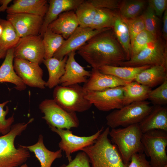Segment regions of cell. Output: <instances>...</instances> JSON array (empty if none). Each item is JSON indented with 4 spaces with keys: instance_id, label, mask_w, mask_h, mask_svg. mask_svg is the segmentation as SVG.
<instances>
[{
    "instance_id": "6da1fadb",
    "label": "cell",
    "mask_w": 167,
    "mask_h": 167,
    "mask_svg": "<svg viewBox=\"0 0 167 167\" xmlns=\"http://www.w3.org/2000/svg\"><path fill=\"white\" fill-rule=\"evenodd\" d=\"M77 50L94 69L105 66H119L120 62L126 60L124 51L111 28L95 35Z\"/></svg>"
},
{
    "instance_id": "7a4b0ae2",
    "label": "cell",
    "mask_w": 167,
    "mask_h": 167,
    "mask_svg": "<svg viewBox=\"0 0 167 167\" xmlns=\"http://www.w3.org/2000/svg\"><path fill=\"white\" fill-rule=\"evenodd\" d=\"M109 131V127H106L93 144L82 150L87 155L91 167H127L116 146L108 138Z\"/></svg>"
},
{
    "instance_id": "3957f363",
    "label": "cell",
    "mask_w": 167,
    "mask_h": 167,
    "mask_svg": "<svg viewBox=\"0 0 167 167\" xmlns=\"http://www.w3.org/2000/svg\"><path fill=\"white\" fill-rule=\"evenodd\" d=\"M34 120L30 119L27 122L12 125L9 132L0 136V167H17L30 157L29 151L21 145L17 148L14 142L16 138L25 130Z\"/></svg>"
},
{
    "instance_id": "277c9868",
    "label": "cell",
    "mask_w": 167,
    "mask_h": 167,
    "mask_svg": "<svg viewBox=\"0 0 167 167\" xmlns=\"http://www.w3.org/2000/svg\"><path fill=\"white\" fill-rule=\"evenodd\" d=\"M143 134L139 124L122 128H112L109 131L111 141L116 146L127 167L133 155L143 153L141 142Z\"/></svg>"
},
{
    "instance_id": "5b68a950",
    "label": "cell",
    "mask_w": 167,
    "mask_h": 167,
    "mask_svg": "<svg viewBox=\"0 0 167 167\" xmlns=\"http://www.w3.org/2000/svg\"><path fill=\"white\" fill-rule=\"evenodd\" d=\"M153 107L150 102L146 101L125 105L106 116L107 124L112 129L139 124L150 113Z\"/></svg>"
},
{
    "instance_id": "8992f818",
    "label": "cell",
    "mask_w": 167,
    "mask_h": 167,
    "mask_svg": "<svg viewBox=\"0 0 167 167\" xmlns=\"http://www.w3.org/2000/svg\"><path fill=\"white\" fill-rule=\"evenodd\" d=\"M87 92L79 84L67 86L58 85L54 90L53 99L68 111L82 112L89 109L92 105L85 97Z\"/></svg>"
},
{
    "instance_id": "52a82bcc",
    "label": "cell",
    "mask_w": 167,
    "mask_h": 167,
    "mask_svg": "<svg viewBox=\"0 0 167 167\" xmlns=\"http://www.w3.org/2000/svg\"><path fill=\"white\" fill-rule=\"evenodd\" d=\"M167 41L161 37L149 44L137 54L119 63V66L162 65L167 68Z\"/></svg>"
},
{
    "instance_id": "ba28073f",
    "label": "cell",
    "mask_w": 167,
    "mask_h": 167,
    "mask_svg": "<svg viewBox=\"0 0 167 167\" xmlns=\"http://www.w3.org/2000/svg\"><path fill=\"white\" fill-rule=\"evenodd\" d=\"M39 108L44 114L42 118L50 127L70 130L79 126L76 113L66 110L53 99L43 100L40 104Z\"/></svg>"
},
{
    "instance_id": "9c48e42d",
    "label": "cell",
    "mask_w": 167,
    "mask_h": 167,
    "mask_svg": "<svg viewBox=\"0 0 167 167\" xmlns=\"http://www.w3.org/2000/svg\"><path fill=\"white\" fill-rule=\"evenodd\" d=\"M141 142L143 152L150 159L152 167H164L167 165V132L153 130L143 134Z\"/></svg>"
},
{
    "instance_id": "30bf717a",
    "label": "cell",
    "mask_w": 167,
    "mask_h": 167,
    "mask_svg": "<svg viewBox=\"0 0 167 167\" xmlns=\"http://www.w3.org/2000/svg\"><path fill=\"white\" fill-rule=\"evenodd\" d=\"M51 130L57 134L61 140L58 147L65 152L69 162L72 160L71 155L75 152L93 144L104 130L102 127L94 134L89 136H80L73 134L70 130L50 127Z\"/></svg>"
},
{
    "instance_id": "8fae6325",
    "label": "cell",
    "mask_w": 167,
    "mask_h": 167,
    "mask_svg": "<svg viewBox=\"0 0 167 167\" xmlns=\"http://www.w3.org/2000/svg\"><path fill=\"white\" fill-rule=\"evenodd\" d=\"M123 86L101 91H87L86 98L99 110L108 111L124 106Z\"/></svg>"
},
{
    "instance_id": "7c38bea8",
    "label": "cell",
    "mask_w": 167,
    "mask_h": 167,
    "mask_svg": "<svg viewBox=\"0 0 167 167\" xmlns=\"http://www.w3.org/2000/svg\"><path fill=\"white\" fill-rule=\"evenodd\" d=\"M14 58L22 59L40 65L45 59L42 37L40 35L31 36L20 39L14 48Z\"/></svg>"
},
{
    "instance_id": "4fadbf2b",
    "label": "cell",
    "mask_w": 167,
    "mask_h": 167,
    "mask_svg": "<svg viewBox=\"0 0 167 167\" xmlns=\"http://www.w3.org/2000/svg\"><path fill=\"white\" fill-rule=\"evenodd\" d=\"M14 69L24 83L30 87L45 88L46 82L42 79L43 71L37 63L14 58Z\"/></svg>"
},
{
    "instance_id": "5bb4252c",
    "label": "cell",
    "mask_w": 167,
    "mask_h": 167,
    "mask_svg": "<svg viewBox=\"0 0 167 167\" xmlns=\"http://www.w3.org/2000/svg\"><path fill=\"white\" fill-rule=\"evenodd\" d=\"M44 17L27 13L7 14V20L15 29L20 38L40 35Z\"/></svg>"
},
{
    "instance_id": "9a60e30c",
    "label": "cell",
    "mask_w": 167,
    "mask_h": 167,
    "mask_svg": "<svg viewBox=\"0 0 167 167\" xmlns=\"http://www.w3.org/2000/svg\"><path fill=\"white\" fill-rule=\"evenodd\" d=\"M108 28L94 30L90 27H78L67 39L65 40L53 57L59 60L62 59L71 52L77 50L93 36Z\"/></svg>"
},
{
    "instance_id": "2e32d148",
    "label": "cell",
    "mask_w": 167,
    "mask_h": 167,
    "mask_svg": "<svg viewBox=\"0 0 167 167\" xmlns=\"http://www.w3.org/2000/svg\"><path fill=\"white\" fill-rule=\"evenodd\" d=\"M75 52H72L68 55L65 72L60 79L59 84L63 86L85 83L91 75V71L86 70L76 61Z\"/></svg>"
},
{
    "instance_id": "e0dca14e",
    "label": "cell",
    "mask_w": 167,
    "mask_h": 167,
    "mask_svg": "<svg viewBox=\"0 0 167 167\" xmlns=\"http://www.w3.org/2000/svg\"><path fill=\"white\" fill-rule=\"evenodd\" d=\"M127 84L115 76L103 73L98 69L92 68L89 78L83 87L86 91H101L124 86Z\"/></svg>"
},
{
    "instance_id": "ac0fdd59",
    "label": "cell",
    "mask_w": 167,
    "mask_h": 167,
    "mask_svg": "<svg viewBox=\"0 0 167 167\" xmlns=\"http://www.w3.org/2000/svg\"><path fill=\"white\" fill-rule=\"evenodd\" d=\"M83 0H50L47 11L44 17L40 35L42 37L49 25L61 13L75 10Z\"/></svg>"
},
{
    "instance_id": "d6986e66",
    "label": "cell",
    "mask_w": 167,
    "mask_h": 167,
    "mask_svg": "<svg viewBox=\"0 0 167 167\" xmlns=\"http://www.w3.org/2000/svg\"><path fill=\"white\" fill-rule=\"evenodd\" d=\"M143 133L153 130L167 132V108L155 105L150 113L139 123Z\"/></svg>"
},
{
    "instance_id": "ffe728a7",
    "label": "cell",
    "mask_w": 167,
    "mask_h": 167,
    "mask_svg": "<svg viewBox=\"0 0 167 167\" xmlns=\"http://www.w3.org/2000/svg\"><path fill=\"white\" fill-rule=\"evenodd\" d=\"M79 27L77 16L74 11L63 12L50 23L48 28L53 32L67 39Z\"/></svg>"
},
{
    "instance_id": "44dd1931",
    "label": "cell",
    "mask_w": 167,
    "mask_h": 167,
    "mask_svg": "<svg viewBox=\"0 0 167 167\" xmlns=\"http://www.w3.org/2000/svg\"><path fill=\"white\" fill-rule=\"evenodd\" d=\"M48 6L46 0H15L6 11L7 14L23 13L44 17Z\"/></svg>"
},
{
    "instance_id": "7402d4cb",
    "label": "cell",
    "mask_w": 167,
    "mask_h": 167,
    "mask_svg": "<svg viewBox=\"0 0 167 167\" xmlns=\"http://www.w3.org/2000/svg\"><path fill=\"white\" fill-rule=\"evenodd\" d=\"M14 48L7 50L5 59L0 67V83H12L15 85L16 89L23 91L26 88V85L14 69Z\"/></svg>"
},
{
    "instance_id": "603a6c76",
    "label": "cell",
    "mask_w": 167,
    "mask_h": 167,
    "mask_svg": "<svg viewBox=\"0 0 167 167\" xmlns=\"http://www.w3.org/2000/svg\"><path fill=\"white\" fill-rule=\"evenodd\" d=\"M167 68L163 66H152L138 74L135 81L152 88L167 80Z\"/></svg>"
},
{
    "instance_id": "cb8c5ba5",
    "label": "cell",
    "mask_w": 167,
    "mask_h": 167,
    "mask_svg": "<svg viewBox=\"0 0 167 167\" xmlns=\"http://www.w3.org/2000/svg\"><path fill=\"white\" fill-rule=\"evenodd\" d=\"M23 147L33 152L39 161L41 167H51L53 162L57 159L62 156V151L59 149L56 151L48 150L45 146L43 136L39 135L37 142L30 146H23Z\"/></svg>"
},
{
    "instance_id": "d4e9b609",
    "label": "cell",
    "mask_w": 167,
    "mask_h": 167,
    "mask_svg": "<svg viewBox=\"0 0 167 167\" xmlns=\"http://www.w3.org/2000/svg\"><path fill=\"white\" fill-rule=\"evenodd\" d=\"M67 58L68 55L61 60L54 57L44 59L43 63L46 66L49 73L46 87L52 89L59 84L60 79L65 73Z\"/></svg>"
},
{
    "instance_id": "484cf974",
    "label": "cell",
    "mask_w": 167,
    "mask_h": 167,
    "mask_svg": "<svg viewBox=\"0 0 167 167\" xmlns=\"http://www.w3.org/2000/svg\"><path fill=\"white\" fill-rule=\"evenodd\" d=\"M124 106L133 102L145 101L152 90V88L135 81L123 86Z\"/></svg>"
},
{
    "instance_id": "4316f807",
    "label": "cell",
    "mask_w": 167,
    "mask_h": 167,
    "mask_svg": "<svg viewBox=\"0 0 167 167\" xmlns=\"http://www.w3.org/2000/svg\"><path fill=\"white\" fill-rule=\"evenodd\" d=\"M151 66L149 65L139 67L105 66L98 69L103 73L113 75L128 83L134 81L138 74Z\"/></svg>"
},
{
    "instance_id": "83f0119b",
    "label": "cell",
    "mask_w": 167,
    "mask_h": 167,
    "mask_svg": "<svg viewBox=\"0 0 167 167\" xmlns=\"http://www.w3.org/2000/svg\"><path fill=\"white\" fill-rule=\"evenodd\" d=\"M113 30L118 41L121 45L126 57V60L130 59V37L127 26L118 12H115Z\"/></svg>"
},
{
    "instance_id": "f1b7e54d",
    "label": "cell",
    "mask_w": 167,
    "mask_h": 167,
    "mask_svg": "<svg viewBox=\"0 0 167 167\" xmlns=\"http://www.w3.org/2000/svg\"><path fill=\"white\" fill-rule=\"evenodd\" d=\"M0 25L3 28L2 33L0 36V49L7 50L14 48L21 38L8 20L0 19Z\"/></svg>"
},
{
    "instance_id": "f546056e",
    "label": "cell",
    "mask_w": 167,
    "mask_h": 167,
    "mask_svg": "<svg viewBox=\"0 0 167 167\" xmlns=\"http://www.w3.org/2000/svg\"><path fill=\"white\" fill-rule=\"evenodd\" d=\"M65 39L60 35L47 28L42 37L45 50V59L51 58L61 47Z\"/></svg>"
},
{
    "instance_id": "4dcf8cb0",
    "label": "cell",
    "mask_w": 167,
    "mask_h": 167,
    "mask_svg": "<svg viewBox=\"0 0 167 167\" xmlns=\"http://www.w3.org/2000/svg\"><path fill=\"white\" fill-rule=\"evenodd\" d=\"M147 1L143 0L121 1L118 13L121 17L126 19H131L139 16L145 7Z\"/></svg>"
},
{
    "instance_id": "1f68e13d",
    "label": "cell",
    "mask_w": 167,
    "mask_h": 167,
    "mask_svg": "<svg viewBox=\"0 0 167 167\" xmlns=\"http://www.w3.org/2000/svg\"><path fill=\"white\" fill-rule=\"evenodd\" d=\"M96 12L90 28L94 30L113 29L115 12L109 9L96 8Z\"/></svg>"
},
{
    "instance_id": "d6a6232c",
    "label": "cell",
    "mask_w": 167,
    "mask_h": 167,
    "mask_svg": "<svg viewBox=\"0 0 167 167\" xmlns=\"http://www.w3.org/2000/svg\"><path fill=\"white\" fill-rule=\"evenodd\" d=\"M96 12V9L86 0H84L75 10L79 26L90 27Z\"/></svg>"
},
{
    "instance_id": "836d02e7",
    "label": "cell",
    "mask_w": 167,
    "mask_h": 167,
    "mask_svg": "<svg viewBox=\"0 0 167 167\" xmlns=\"http://www.w3.org/2000/svg\"><path fill=\"white\" fill-rule=\"evenodd\" d=\"M157 38L145 30L139 33L131 44L130 58L137 54L149 44Z\"/></svg>"
},
{
    "instance_id": "e575fe53",
    "label": "cell",
    "mask_w": 167,
    "mask_h": 167,
    "mask_svg": "<svg viewBox=\"0 0 167 167\" xmlns=\"http://www.w3.org/2000/svg\"><path fill=\"white\" fill-rule=\"evenodd\" d=\"M142 14L145 30L156 38L161 37L159 31L160 20L152 7L148 5Z\"/></svg>"
},
{
    "instance_id": "d590c367",
    "label": "cell",
    "mask_w": 167,
    "mask_h": 167,
    "mask_svg": "<svg viewBox=\"0 0 167 167\" xmlns=\"http://www.w3.org/2000/svg\"><path fill=\"white\" fill-rule=\"evenodd\" d=\"M148 99L154 105H166L167 104V80L156 89L152 90Z\"/></svg>"
},
{
    "instance_id": "8d00e7d4",
    "label": "cell",
    "mask_w": 167,
    "mask_h": 167,
    "mask_svg": "<svg viewBox=\"0 0 167 167\" xmlns=\"http://www.w3.org/2000/svg\"><path fill=\"white\" fill-rule=\"evenodd\" d=\"M122 19L128 29L131 44L135 37L141 32L145 30L143 16L142 14L131 19Z\"/></svg>"
},
{
    "instance_id": "74e56055",
    "label": "cell",
    "mask_w": 167,
    "mask_h": 167,
    "mask_svg": "<svg viewBox=\"0 0 167 167\" xmlns=\"http://www.w3.org/2000/svg\"><path fill=\"white\" fill-rule=\"evenodd\" d=\"M9 102L7 101L0 104V133L2 135L9 132L14 121L13 115L8 118H6L9 112V109L7 107L6 110H4V108Z\"/></svg>"
},
{
    "instance_id": "f35d334b",
    "label": "cell",
    "mask_w": 167,
    "mask_h": 167,
    "mask_svg": "<svg viewBox=\"0 0 167 167\" xmlns=\"http://www.w3.org/2000/svg\"><path fill=\"white\" fill-rule=\"evenodd\" d=\"M88 2L96 8H103L111 11L118 9L121 1L118 0H88Z\"/></svg>"
},
{
    "instance_id": "ab89813d",
    "label": "cell",
    "mask_w": 167,
    "mask_h": 167,
    "mask_svg": "<svg viewBox=\"0 0 167 167\" xmlns=\"http://www.w3.org/2000/svg\"><path fill=\"white\" fill-rule=\"evenodd\" d=\"M127 167H152L149 161L146 158L144 153H137L133 155Z\"/></svg>"
},
{
    "instance_id": "60d3db41",
    "label": "cell",
    "mask_w": 167,
    "mask_h": 167,
    "mask_svg": "<svg viewBox=\"0 0 167 167\" xmlns=\"http://www.w3.org/2000/svg\"><path fill=\"white\" fill-rule=\"evenodd\" d=\"M62 167H91L89 159L86 154L82 152L78 153L75 158L66 165Z\"/></svg>"
},
{
    "instance_id": "b9f144b4",
    "label": "cell",
    "mask_w": 167,
    "mask_h": 167,
    "mask_svg": "<svg viewBox=\"0 0 167 167\" xmlns=\"http://www.w3.org/2000/svg\"><path fill=\"white\" fill-rule=\"evenodd\" d=\"M147 2L158 17L161 16L167 9V0H149Z\"/></svg>"
},
{
    "instance_id": "7bdbcfd3",
    "label": "cell",
    "mask_w": 167,
    "mask_h": 167,
    "mask_svg": "<svg viewBox=\"0 0 167 167\" xmlns=\"http://www.w3.org/2000/svg\"><path fill=\"white\" fill-rule=\"evenodd\" d=\"M163 18V25L162 36L163 39L167 41V9L164 13Z\"/></svg>"
},
{
    "instance_id": "ee69618b",
    "label": "cell",
    "mask_w": 167,
    "mask_h": 167,
    "mask_svg": "<svg viewBox=\"0 0 167 167\" xmlns=\"http://www.w3.org/2000/svg\"><path fill=\"white\" fill-rule=\"evenodd\" d=\"M12 0H0V12H2L6 11L9 6L8 5Z\"/></svg>"
},
{
    "instance_id": "f6af8a7d",
    "label": "cell",
    "mask_w": 167,
    "mask_h": 167,
    "mask_svg": "<svg viewBox=\"0 0 167 167\" xmlns=\"http://www.w3.org/2000/svg\"><path fill=\"white\" fill-rule=\"evenodd\" d=\"M7 50L0 49V59L5 58Z\"/></svg>"
},
{
    "instance_id": "bcb514c9",
    "label": "cell",
    "mask_w": 167,
    "mask_h": 167,
    "mask_svg": "<svg viewBox=\"0 0 167 167\" xmlns=\"http://www.w3.org/2000/svg\"><path fill=\"white\" fill-rule=\"evenodd\" d=\"M19 167H28V166L27 164L24 163L20 166Z\"/></svg>"
},
{
    "instance_id": "7dc6e473",
    "label": "cell",
    "mask_w": 167,
    "mask_h": 167,
    "mask_svg": "<svg viewBox=\"0 0 167 167\" xmlns=\"http://www.w3.org/2000/svg\"><path fill=\"white\" fill-rule=\"evenodd\" d=\"M3 28L2 26L0 25V36L2 33Z\"/></svg>"
},
{
    "instance_id": "c3c4849f",
    "label": "cell",
    "mask_w": 167,
    "mask_h": 167,
    "mask_svg": "<svg viewBox=\"0 0 167 167\" xmlns=\"http://www.w3.org/2000/svg\"><path fill=\"white\" fill-rule=\"evenodd\" d=\"M164 167H167V165H166L165 166H164Z\"/></svg>"
}]
</instances>
